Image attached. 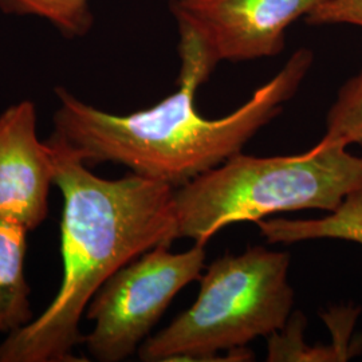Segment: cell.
<instances>
[{
  "mask_svg": "<svg viewBox=\"0 0 362 362\" xmlns=\"http://www.w3.org/2000/svg\"><path fill=\"white\" fill-rule=\"evenodd\" d=\"M313 59L310 50L299 49L246 104L216 119L200 116L194 105L199 88L192 83L180 82L158 104L127 116L97 109L57 88L52 134L88 165L113 163L177 188L242 153L296 95Z\"/></svg>",
  "mask_w": 362,
  "mask_h": 362,
  "instance_id": "obj_2",
  "label": "cell"
},
{
  "mask_svg": "<svg viewBox=\"0 0 362 362\" xmlns=\"http://www.w3.org/2000/svg\"><path fill=\"white\" fill-rule=\"evenodd\" d=\"M54 161L37 133V107L30 100L0 115V218L37 230L49 214Z\"/></svg>",
  "mask_w": 362,
  "mask_h": 362,
  "instance_id": "obj_7",
  "label": "cell"
},
{
  "mask_svg": "<svg viewBox=\"0 0 362 362\" xmlns=\"http://www.w3.org/2000/svg\"><path fill=\"white\" fill-rule=\"evenodd\" d=\"M362 187V157L344 144L320 141L294 156H233L219 167L175 188L179 239L207 245L224 227L278 212H334Z\"/></svg>",
  "mask_w": 362,
  "mask_h": 362,
  "instance_id": "obj_3",
  "label": "cell"
},
{
  "mask_svg": "<svg viewBox=\"0 0 362 362\" xmlns=\"http://www.w3.org/2000/svg\"><path fill=\"white\" fill-rule=\"evenodd\" d=\"M288 252L266 247L215 259L194 305L139 349L143 361H223L220 351L272 336L290 321L294 290Z\"/></svg>",
  "mask_w": 362,
  "mask_h": 362,
  "instance_id": "obj_4",
  "label": "cell"
},
{
  "mask_svg": "<svg viewBox=\"0 0 362 362\" xmlns=\"http://www.w3.org/2000/svg\"><path fill=\"white\" fill-rule=\"evenodd\" d=\"M158 246L115 272L85 311L94 327L83 344L97 361L118 362L134 354L170 302L185 286L200 279L206 245L184 252Z\"/></svg>",
  "mask_w": 362,
  "mask_h": 362,
  "instance_id": "obj_5",
  "label": "cell"
},
{
  "mask_svg": "<svg viewBox=\"0 0 362 362\" xmlns=\"http://www.w3.org/2000/svg\"><path fill=\"white\" fill-rule=\"evenodd\" d=\"M0 8L45 18L69 38L85 35L93 25L89 0H0Z\"/></svg>",
  "mask_w": 362,
  "mask_h": 362,
  "instance_id": "obj_10",
  "label": "cell"
},
{
  "mask_svg": "<svg viewBox=\"0 0 362 362\" xmlns=\"http://www.w3.org/2000/svg\"><path fill=\"white\" fill-rule=\"evenodd\" d=\"M270 243H297L314 239H338L362 246V187L322 219H262L257 221Z\"/></svg>",
  "mask_w": 362,
  "mask_h": 362,
  "instance_id": "obj_9",
  "label": "cell"
},
{
  "mask_svg": "<svg viewBox=\"0 0 362 362\" xmlns=\"http://www.w3.org/2000/svg\"><path fill=\"white\" fill-rule=\"evenodd\" d=\"M322 0H170L179 27V82L200 88L223 61L275 57L286 31Z\"/></svg>",
  "mask_w": 362,
  "mask_h": 362,
  "instance_id": "obj_6",
  "label": "cell"
},
{
  "mask_svg": "<svg viewBox=\"0 0 362 362\" xmlns=\"http://www.w3.org/2000/svg\"><path fill=\"white\" fill-rule=\"evenodd\" d=\"M47 143L64 199V276L45 311L0 342V362L74 361L85 337L81 318L101 286L144 252L179 239L173 187L134 173L103 179L57 136Z\"/></svg>",
  "mask_w": 362,
  "mask_h": 362,
  "instance_id": "obj_1",
  "label": "cell"
},
{
  "mask_svg": "<svg viewBox=\"0 0 362 362\" xmlns=\"http://www.w3.org/2000/svg\"><path fill=\"white\" fill-rule=\"evenodd\" d=\"M325 143L362 144V70L341 88L326 117Z\"/></svg>",
  "mask_w": 362,
  "mask_h": 362,
  "instance_id": "obj_11",
  "label": "cell"
},
{
  "mask_svg": "<svg viewBox=\"0 0 362 362\" xmlns=\"http://www.w3.org/2000/svg\"><path fill=\"white\" fill-rule=\"evenodd\" d=\"M313 26L353 25L362 27V0H322L306 16Z\"/></svg>",
  "mask_w": 362,
  "mask_h": 362,
  "instance_id": "obj_12",
  "label": "cell"
},
{
  "mask_svg": "<svg viewBox=\"0 0 362 362\" xmlns=\"http://www.w3.org/2000/svg\"><path fill=\"white\" fill-rule=\"evenodd\" d=\"M23 226L0 218V332L11 334L34 320L27 284V235Z\"/></svg>",
  "mask_w": 362,
  "mask_h": 362,
  "instance_id": "obj_8",
  "label": "cell"
}]
</instances>
